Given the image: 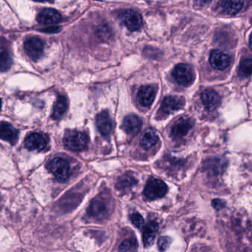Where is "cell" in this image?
<instances>
[{
	"mask_svg": "<svg viewBox=\"0 0 252 252\" xmlns=\"http://www.w3.org/2000/svg\"><path fill=\"white\" fill-rule=\"evenodd\" d=\"M158 229V225L157 222L151 221L145 225L142 235V241L145 247H151L154 244Z\"/></svg>",
	"mask_w": 252,
	"mask_h": 252,
	"instance_id": "obj_17",
	"label": "cell"
},
{
	"mask_svg": "<svg viewBox=\"0 0 252 252\" xmlns=\"http://www.w3.org/2000/svg\"><path fill=\"white\" fill-rule=\"evenodd\" d=\"M63 142L65 146L71 151H81L87 148L88 138L83 132L69 130L65 134Z\"/></svg>",
	"mask_w": 252,
	"mask_h": 252,
	"instance_id": "obj_1",
	"label": "cell"
},
{
	"mask_svg": "<svg viewBox=\"0 0 252 252\" xmlns=\"http://www.w3.org/2000/svg\"><path fill=\"white\" fill-rule=\"evenodd\" d=\"M37 20L42 25H56L62 20V16L57 10L54 9H44L37 16Z\"/></svg>",
	"mask_w": 252,
	"mask_h": 252,
	"instance_id": "obj_13",
	"label": "cell"
},
{
	"mask_svg": "<svg viewBox=\"0 0 252 252\" xmlns=\"http://www.w3.org/2000/svg\"><path fill=\"white\" fill-rule=\"evenodd\" d=\"M239 73L243 77H248L252 75V59H244L241 62Z\"/></svg>",
	"mask_w": 252,
	"mask_h": 252,
	"instance_id": "obj_25",
	"label": "cell"
},
{
	"mask_svg": "<svg viewBox=\"0 0 252 252\" xmlns=\"http://www.w3.org/2000/svg\"><path fill=\"white\" fill-rule=\"evenodd\" d=\"M167 192V185L164 182L158 179H152L148 181L144 190L145 197L149 200L162 198Z\"/></svg>",
	"mask_w": 252,
	"mask_h": 252,
	"instance_id": "obj_3",
	"label": "cell"
},
{
	"mask_svg": "<svg viewBox=\"0 0 252 252\" xmlns=\"http://www.w3.org/2000/svg\"><path fill=\"white\" fill-rule=\"evenodd\" d=\"M136 183V181L135 180L133 176H130V175L125 174L118 179L117 186L120 189H129V188H132Z\"/></svg>",
	"mask_w": 252,
	"mask_h": 252,
	"instance_id": "obj_23",
	"label": "cell"
},
{
	"mask_svg": "<svg viewBox=\"0 0 252 252\" xmlns=\"http://www.w3.org/2000/svg\"><path fill=\"white\" fill-rule=\"evenodd\" d=\"M130 220H131L132 223L137 228L142 227L145 223L143 218L139 213H134V214L130 216Z\"/></svg>",
	"mask_w": 252,
	"mask_h": 252,
	"instance_id": "obj_27",
	"label": "cell"
},
{
	"mask_svg": "<svg viewBox=\"0 0 252 252\" xmlns=\"http://www.w3.org/2000/svg\"><path fill=\"white\" fill-rule=\"evenodd\" d=\"M68 103L66 97L63 95H59L57 100L53 106V118L54 120H59L64 115L67 110Z\"/></svg>",
	"mask_w": 252,
	"mask_h": 252,
	"instance_id": "obj_19",
	"label": "cell"
},
{
	"mask_svg": "<svg viewBox=\"0 0 252 252\" xmlns=\"http://www.w3.org/2000/svg\"><path fill=\"white\" fill-rule=\"evenodd\" d=\"M244 4V0H223L222 1L223 9L229 15H235L239 13Z\"/></svg>",
	"mask_w": 252,
	"mask_h": 252,
	"instance_id": "obj_20",
	"label": "cell"
},
{
	"mask_svg": "<svg viewBox=\"0 0 252 252\" xmlns=\"http://www.w3.org/2000/svg\"><path fill=\"white\" fill-rule=\"evenodd\" d=\"M210 62L215 69L223 70L229 66L230 58L227 54L220 50H213L210 54Z\"/></svg>",
	"mask_w": 252,
	"mask_h": 252,
	"instance_id": "obj_9",
	"label": "cell"
},
{
	"mask_svg": "<svg viewBox=\"0 0 252 252\" xmlns=\"http://www.w3.org/2000/svg\"><path fill=\"white\" fill-rule=\"evenodd\" d=\"M185 103L184 97L179 96H168L163 100L160 108L161 115H169L183 107Z\"/></svg>",
	"mask_w": 252,
	"mask_h": 252,
	"instance_id": "obj_6",
	"label": "cell"
},
{
	"mask_svg": "<svg viewBox=\"0 0 252 252\" xmlns=\"http://www.w3.org/2000/svg\"><path fill=\"white\" fill-rule=\"evenodd\" d=\"M12 65V59L10 53L4 47L0 46V71L5 72Z\"/></svg>",
	"mask_w": 252,
	"mask_h": 252,
	"instance_id": "obj_22",
	"label": "cell"
},
{
	"mask_svg": "<svg viewBox=\"0 0 252 252\" xmlns=\"http://www.w3.org/2000/svg\"><path fill=\"white\" fill-rule=\"evenodd\" d=\"M25 52L34 62L41 59L44 53V43L38 37L28 38L24 44Z\"/></svg>",
	"mask_w": 252,
	"mask_h": 252,
	"instance_id": "obj_5",
	"label": "cell"
},
{
	"mask_svg": "<svg viewBox=\"0 0 252 252\" xmlns=\"http://www.w3.org/2000/svg\"><path fill=\"white\" fill-rule=\"evenodd\" d=\"M18 136L19 131L10 124L5 122L0 123V139L15 145L18 141Z\"/></svg>",
	"mask_w": 252,
	"mask_h": 252,
	"instance_id": "obj_16",
	"label": "cell"
},
{
	"mask_svg": "<svg viewBox=\"0 0 252 252\" xmlns=\"http://www.w3.org/2000/svg\"><path fill=\"white\" fill-rule=\"evenodd\" d=\"M212 205L216 210H220L225 207V202L220 199L213 200Z\"/></svg>",
	"mask_w": 252,
	"mask_h": 252,
	"instance_id": "obj_28",
	"label": "cell"
},
{
	"mask_svg": "<svg viewBox=\"0 0 252 252\" xmlns=\"http://www.w3.org/2000/svg\"><path fill=\"white\" fill-rule=\"evenodd\" d=\"M96 124L97 129L103 136H107L110 134L113 128V122L111 119L109 113L106 111L100 112L96 117Z\"/></svg>",
	"mask_w": 252,
	"mask_h": 252,
	"instance_id": "obj_10",
	"label": "cell"
},
{
	"mask_svg": "<svg viewBox=\"0 0 252 252\" xmlns=\"http://www.w3.org/2000/svg\"><path fill=\"white\" fill-rule=\"evenodd\" d=\"M60 31V28L59 27H50V28H44L41 31L45 32H57Z\"/></svg>",
	"mask_w": 252,
	"mask_h": 252,
	"instance_id": "obj_29",
	"label": "cell"
},
{
	"mask_svg": "<svg viewBox=\"0 0 252 252\" xmlns=\"http://www.w3.org/2000/svg\"><path fill=\"white\" fill-rule=\"evenodd\" d=\"M25 147L30 151H42L47 146V140L43 135L32 133L27 136Z\"/></svg>",
	"mask_w": 252,
	"mask_h": 252,
	"instance_id": "obj_11",
	"label": "cell"
},
{
	"mask_svg": "<svg viewBox=\"0 0 252 252\" xmlns=\"http://www.w3.org/2000/svg\"><path fill=\"white\" fill-rule=\"evenodd\" d=\"M138 249V244L134 238L126 240L120 246V252H136Z\"/></svg>",
	"mask_w": 252,
	"mask_h": 252,
	"instance_id": "obj_24",
	"label": "cell"
},
{
	"mask_svg": "<svg viewBox=\"0 0 252 252\" xmlns=\"http://www.w3.org/2000/svg\"><path fill=\"white\" fill-rule=\"evenodd\" d=\"M37 1H41V2H44V1H50L51 0H35Z\"/></svg>",
	"mask_w": 252,
	"mask_h": 252,
	"instance_id": "obj_31",
	"label": "cell"
},
{
	"mask_svg": "<svg viewBox=\"0 0 252 252\" xmlns=\"http://www.w3.org/2000/svg\"><path fill=\"white\" fill-rule=\"evenodd\" d=\"M203 104L207 110L212 112L217 109L220 104V97L214 90H207L201 94Z\"/></svg>",
	"mask_w": 252,
	"mask_h": 252,
	"instance_id": "obj_12",
	"label": "cell"
},
{
	"mask_svg": "<svg viewBox=\"0 0 252 252\" xmlns=\"http://www.w3.org/2000/svg\"><path fill=\"white\" fill-rule=\"evenodd\" d=\"M158 140V135L157 134L155 130L151 128L147 129L141 138V146L145 149H150L156 145Z\"/></svg>",
	"mask_w": 252,
	"mask_h": 252,
	"instance_id": "obj_18",
	"label": "cell"
},
{
	"mask_svg": "<svg viewBox=\"0 0 252 252\" xmlns=\"http://www.w3.org/2000/svg\"><path fill=\"white\" fill-rule=\"evenodd\" d=\"M196 1L201 3H208L210 2V1H211L212 0H196Z\"/></svg>",
	"mask_w": 252,
	"mask_h": 252,
	"instance_id": "obj_30",
	"label": "cell"
},
{
	"mask_svg": "<svg viewBox=\"0 0 252 252\" xmlns=\"http://www.w3.org/2000/svg\"><path fill=\"white\" fill-rule=\"evenodd\" d=\"M123 22L129 31H139L142 26V18L138 12L132 10H127L121 16Z\"/></svg>",
	"mask_w": 252,
	"mask_h": 252,
	"instance_id": "obj_7",
	"label": "cell"
},
{
	"mask_svg": "<svg viewBox=\"0 0 252 252\" xmlns=\"http://www.w3.org/2000/svg\"><path fill=\"white\" fill-rule=\"evenodd\" d=\"M156 94H157V92L154 87L143 86L139 89V92H138V101L142 106L148 107L154 103Z\"/></svg>",
	"mask_w": 252,
	"mask_h": 252,
	"instance_id": "obj_14",
	"label": "cell"
},
{
	"mask_svg": "<svg viewBox=\"0 0 252 252\" xmlns=\"http://www.w3.org/2000/svg\"><path fill=\"white\" fill-rule=\"evenodd\" d=\"M250 47H251L252 50V37L251 38V39H250Z\"/></svg>",
	"mask_w": 252,
	"mask_h": 252,
	"instance_id": "obj_32",
	"label": "cell"
},
{
	"mask_svg": "<svg viewBox=\"0 0 252 252\" xmlns=\"http://www.w3.org/2000/svg\"><path fill=\"white\" fill-rule=\"evenodd\" d=\"M171 244V239L169 237H161L158 239V247L160 251L164 252Z\"/></svg>",
	"mask_w": 252,
	"mask_h": 252,
	"instance_id": "obj_26",
	"label": "cell"
},
{
	"mask_svg": "<svg viewBox=\"0 0 252 252\" xmlns=\"http://www.w3.org/2000/svg\"><path fill=\"white\" fill-rule=\"evenodd\" d=\"M173 77L179 85L188 87L193 82L194 72L189 65L180 63L175 66Z\"/></svg>",
	"mask_w": 252,
	"mask_h": 252,
	"instance_id": "obj_4",
	"label": "cell"
},
{
	"mask_svg": "<svg viewBox=\"0 0 252 252\" xmlns=\"http://www.w3.org/2000/svg\"><path fill=\"white\" fill-rule=\"evenodd\" d=\"M1 99H0V109H1Z\"/></svg>",
	"mask_w": 252,
	"mask_h": 252,
	"instance_id": "obj_33",
	"label": "cell"
},
{
	"mask_svg": "<svg viewBox=\"0 0 252 252\" xmlns=\"http://www.w3.org/2000/svg\"><path fill=\"white\" fill-rule=\"evenodd\" d=\"M142 127V121L136 115H130L124 118L122 128L127 134L134 136L140 130Z\"/></svg>",
	"mask_w": 252,
	"mask_h": 252,
	"instance_id": "obj_15",
	"label": "cell"
},
{
	"mask_svg": "<svg viewBox=\"0 0 252 252\" xmlns=\"http://www.w3.org/2000/svg\"><path fill=\"white\" fill-rule=\"evenodd\" d=\"M193 126V121L189 118H182L175 123L171 128L172 137L182 138L186 136Z\"/></svg>",
	"mask_w": 252,
	"mask_h": 252,
	"instance_id": "obj_8",
	"label": "cell"
},
{
	"mask_svg": "<svg viewBox=\"0 0 252 252\" xmlns=\"http://www.w3.org/2000/svg\"><path fill=\"white\" fill-rule=\"evenodd\" d=\"M49 171L55 176L59 182H64L69 179V163L62 158H55L47 165Z\"/></svg>",
	"mask_w": 252,
	"mask_h": 252,
	"instance_id": "obj_2",
	"label": "cell"
},
{
	"mask_svg": "<svg viewBox=\"0 0 252 252\" xmlns=\"http://www.w3.org/2000/svg\"><path fill=\"white\" fill-rule=\"evenodd\" d=\"M106 207L103 201L95 199L91 203L89 207V213L93 217L102 218L106 215Z\"/></svg>",
	"mask_w": 252,
	"mask_h": 252,
	"instance_id": "obj_21",
	"label": "cell"
}]
</instances>
